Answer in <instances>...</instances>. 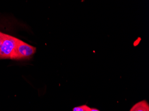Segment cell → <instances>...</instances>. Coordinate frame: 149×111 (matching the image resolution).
<instances>
[{"mask_svg":"<svg viewBox=\"0 0 149 111\" xmlns=\"http://www.w3.org/2000/svg\"><path fill=\"white\" fill-rule=\"evenodd\" d=\"M18 39L0 31V59H10Z\"/></svg>","mask_w":149,"mask_h":111,"instance_id":"1","label":"cell"},{"mask_svg":"<svg viewBox=\"0 0 149 111\" xmlns=\"http://www.w3.org/2000/svg\"><path fill=\"white\" fill-rule=\"evenodd\" d=\"M36 48L18 39L11 59H28L35 54Z\"/></svg>","mask_w":149,"mask_h":111,"instance_id":"2","label":"cell"},{"mask_svg":"<svg viewBox=\"0 0 149 111\" xmlns=\"http://www.w3.org/2000/svg\"><path fill=\"white\" fill-rule=\"evenodd\" d=\"M131 109L133 111H149V105L146 100L140 101L135 103Z\"/></svg>","mask_w":149,"mask_h":111,"instance_id":"3","label":"cell"},{"mask_svg":"<svg viewBox=\"0 0 149 111\" xmlns=\"http://www.w3.org/2000/svg\"><path fill=\"white\" fill-rule=\"evenodd\" d=\"M91 108L86 105L76 107L72 109V111H90Z\"/></svg>","mask_w":149,"mask_h":111,"instance_id":"4","label":"cell"},{"mask_svg":"<svg viewBox=\"0 0 149 111\" xmlns=\"http://www.w3.org/2000/svg\"><path fill=\"white\" fill-rule=\"evenodd\" d=\"M90 111H100L98 109L95 108H91L90 109Z\"/></svg>","mask_w":149,"mask_h":111,"instance_id":"5","label":"cell"},{"mask_svg":"<svg viewBox=\"0 0 149 111\" xmlns=\"http://www.w3.org/2000/svg\"><path fill=\"white\" fill-rule=\"evenodd\" d=\"M130 111H133V110H132V109H130Z\"/></svg>","mask_w":149,"mask_h":111,"instance_id":"6","label":"cell"}]
</instances>
